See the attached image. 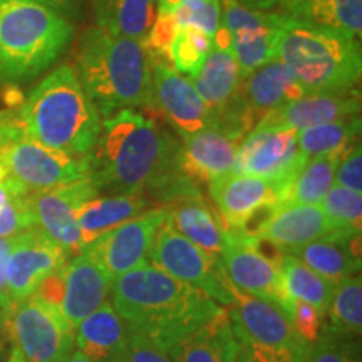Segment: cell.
<instances>
[{
	"mask_svg": "<svg viewBox=\"0 0 362 362\" xmlns=\"http://www.w3.org/2000/svg\"><path fill=\"white\" fill-rule=\"evenodd\" d=\"M178 155L180 141L161 126L134 110H121L101 119L88 155L89 181L99 194L144 193L171 206L200 193L181 173Z\"/></svg>",
	"mask_w": 362,
	"mask_h": 362,
	"instance_id": "cell-1",
	"label": "cell"
},
{
	"mask_svg": "<svg viewBox=\"0 0 362 362\" xmlns=\"http://www.w3.org/2000/svg\"><path fill=\"white\" fill-rule=\"evenodd\" d=\"M110 296L129 332L149 339L166 352L223 309L149 262L112 280Z\"/></svg>",
	"mask_w": 362,
	"mask_h": 362,
	"instance_id": "cell-2",
	"label": "cell"
},
{
	"mask_svg": "<svg viewBox=\"0 0 362 362\" xmlns=\"http://www.w3.org/2000/svg\"><path fill=\"white\" fill-rule=\"evenodd\" d=\"M76 76L103 117L153 106V62L143 40L116 37L98 27L88 30Z\"/></svg>",
	"mask_w": 362,
	"mask_h": 362,
	"instance_id": "cell-3",
	"label": "cell"
},
{
	"mask_svg": "<svg viewBox=\"0 0 362 362\" xmlns=\"http://www.w3.org/2000/svg\"><path fill=\"white\" fill-rule=\"evenodd\" d=\"M19 117L27 134L72 156H88L101 128V116L69 66L39 83Z\"/></svg>",
	"mask_w": 362,
	"mask_h": 362,
	"instance_id": "cell-4",
	"label": "cell"
},
{
	"mask_svg": "<svg viewBox=\"0 0 362 362\" xmlns=\"http://www.w3.org/2000/svg\"><path fill=\"white\" fill-rule=\"evenodd\" d=\"M72 37L64 17L40 0H0V81L35 78Z\"/></svg>",
	"mask_w": 362,
	"mask_h": 362,
	"instance_id": "cell-5",
	"label": "cell"
},
{
	"mask_svg": "<svg viewBox=\"0 0 362 362\" xmlns=\"http://www.w3.org/2000/svg\"><path fill=\"white\" fill-rule=\"evenodd\" d=\"M277 57L291 67L309 94L352 89L361 79L359 40L288 19L280 33Z\"/></svg>",
	"mask_w": 362,
	"mask_h": 362,
	"instance_id": "cell-6",
	"label": "cell"
},
{
	"mask_svg": "<svg viewBox=\"0 0 362 362\" xmlns=\"http://www.w3.org/2000/svg\"><path fill=\"white\" fill-rule=\"evenodd\" d=\"M0 166L29 193L89 178L88 156H72L39 143L11 112L0 136Z\"/></svg>",
	"mask_w": 362,
	"mask_h": 362,
	"instance_id": "cell-7",
	"label": "cell"
},
{
	"mask_svg": "<svg viewBox=\"0 0 362 362\" xmlns=\"http://www.w3.org/2000/svg\"><path fill=\"white\" fill-rule=\"evenodd\" d=\"M0 325L24 362H64L74 351V330L62 312L35 296L8 307Z\"/></svg>",
	"mask_w": 362,
	"mask_h": 362,
	"instance_id": "cell-8",
	"label": "cell"
},
{
	"mask_svg": "<svg viewBox=\"0 0 362 362\" xmlns=\"http://www.w3.org/2000/svg\"><path fill=\"white\" fill-rule=\"evenodd\" d=\"M148 262L180 282L214 298L216 304H232V288L221 260L210 255L175 230L170 218L158 230Z\"/></svg>",
	"mask_w": 362,
	"mask_h": 362,
	"instance_id": "cell-9",
	"label": "cell"
},
{
	"mask_svg": "<svg viewBox=\"0 0 362 362\" xmlns=\"http://www.w3.org/2000/svg\"><path fill=\"white\" fill-rule=\"evenodd\" d=\"M230 288L232 304L226 312L240 342L253 344L262 349L291 357L296 362H304L309 342L296 332L282 307L248 296L235 288L232 284Z\"/></svg>",
	"mask_w": 362,
	"mask_h": 362,
	"instance_id": "cell-10",
	"label": "cell"
},
{
	"mask_svg": "<svg viewBox=\"0 0 362 362\" xmlns=\"http://www.w3.org/2000/svg\"><path fill=\"white\" fill-rule=\"evenodd\" d=\"M304 161L298 151L297 131L264 117L240 143L232 173L284 185Z\"/></svg>",
	"mask_w": 362,
	"mask_h": 362,
	"instance_id": "cell-11",
	"label": "cell"
},
{
	"mask_svg": "<svg viewBox=\"0 0 362 362\" xmlns=\"http://www.w3.org/2000/svg\"><path fill=\"white\" fill-rule=\"evenodd\" d=\"M220 260L226 279L235 288L285 310L291 297L284 291L280 267L262 252L260 242L252 233L226 230Z\"/></svg>",
	"mask_w": 362,
	"mask_h": 362,
	"instance_id": "cell-12",
	"label": "cell"
},
{
	"mask_svg": "<svg viewBox=\"0 0 362 362\" xmlns=\"http://www.w3.org/2000/svg\"><path fill=\"white\" fill-rule=\"evenodd\" d=\"M166 206L149 208L136 218L124 221L83 248L90 260L111 280L146 264L148 253L160 226L168 218Z\"/></svg>",
	"mask_w": 362,
	"mask_h": 362,
	"instance_id": "cell-13",
	"label": "cell"
},
{
	"mask_svg": "<svg viewBox=\"0 0 362 362\" xmlns=\"http://www.w3.org/2000/svg\"><path fill=\"white\" fill-rule=\"evenodd\" d=\"M69 253L37 228L25 230L12 238L6 280L11 304L34 296L44 279L69 262Z\"/></svg>",
	"mask_w": 362,
	"mask_h": 362,
	"instance_id": "cell-14",
	"label": "cell"
},
{
	"mask_svg": "<svg viewBox=\"0 0 362 362\" xmlns=\"http://www.w3.org/2000/svg\"><path fill=\"white\" fill-rule=\"evenodd\" d=\"M99 194L89 178L62 187L29 193L35 228L64 248L69 257L83 250L76 210L81 203Z\"/></svg>",
	"mask_w": 362,
	"mask_h": 362,
	"instance_id": "cell-15",
	"label": "cell"
},
{
	"mask_svg": "<svg viewBox=\"0 0 362 362\" xmlns=\"http://www.w3.org/2000/svg\"><path fill=\"white\" fill-rule=\"evenodd\" d=\"M208 187L225 228L232 232H247V225L260 210H272L277 206L282 183L230 173L211 181Z\"/></svg>",
	"mask_w": 362,
	"mask_h": 362,
	"instance_id": "cell-16",
	"label": "cell"
},
{
	"mask_svg": "<svg viewBox=\"0 0 362 362\" xmlns=\"http://www.w3.org/2000/svg\"><path fill=\"white\" fill-rule=\"evenodd\" d=\"M153 106L163 112L181 138L215 124L214 115L194 89L192 78L173 67L153 66Z\"/></svg>",
	"mask_w": 362,
	"mask_h": 362,
	"instance_id": "cell-17",
	"label": "cell"
},
{
	"mask_svg": "<svg viewBox=\"0 0 362 362\" xmlns=\"http://www.w3.org/2000/svg\"><path fill=\"white\" fill-rule=\"evenodd\" d=\"M181 139L178 155L181 173L194 183L202 181L210 185L232 173L243 138L218 124H211Z\"/></svg>",
	"mask_w": 362,
	"mask_h": 362,
	"instance_id": "cell-18",
	"label": "cell"
},
{
	"mask_svg": "<svg viewBox=\"0 0 362 362\" xmlns=\"http://www.w3.org/2000/svg\"><path fill=\"white\" fill-rule=\"evenodd\" d=\"M332 232L339 230L334 228L320 205H284L272 208L252 235L259 242H267L287 253Z\"/></svg>",
	"mask_w": 362,
	"mask_h": 362,
	"instance_id": "cell-19",
	"label": "cell"
},
{
	"mask_svg": "<svg viewBox=\"0 0 362 362\" xmlns=\"http://www.w3.org/2000/svg\"><path fill=\"white\" fill-rule=\"evenodd\" d=\"M112 280L81 250L64 267V293L61 312L74 330L81 320L107 300Z\"/></svg>",
	"mask_w": 362,
	"mask_h": 362,
	"instance_id": "cell-20",
	"label": "cell"
},
{
	"mask_svg": "<svg viewBox=\"0 0 362 362\" xmlns=\"http://www.w3.org/2000/svg\"><path fill=\"white\" fill-rule=\"evenodd\" d=\"M361 96L359 90H332V93H310L304 98L279 107L267 119L296 131L319 126L334 121L359 116Z\"/></svg>",
	"mask_w": 362,
	"mask_h": 362,
	"instance_id": "cell-21",
	"label": "cell"
},
{
	"mask_svg": "<svg viewBox=\"0 0 362 362\" xmlns=\"http://www.w3.org/2000/svg\"><path fill=\"white\" fill-rule=\"evenodd\" d=\"M361 233L332 232L325 237L287 252L337 287L361 272Z\"/></svg>",
	"mask_w": 362,
	"mask_h": 362,
	"instance_id": "cell-22",
	"label": "cell"
},
{
	"mask_svg": "<svg viewBox=\"0 0 362 362\" xmlns=\"http://www.w3.org/2000/svg\"><path fill=\"white\" fill-rule=\"evenodd\" d=\"M129 336L128 325L106 300L74 329V346L90 362H119Z\"/></svg>",
	"mask_w": 362,
	"mask_h": 362,
	"instance_id": "cell-23",
	"label": "cell"
},
{
	"mask_svg": "<svg viewBox=\"0 0 362 362\" xmlns=\"http://www.w3.org/2000/svg\"><path fill=\"white\" fill-rule=\"evenodd\" d=\"M280 16L312 29L361 39L362 0H284Z\"/></svg>",
	"mask_w": 362,
	"mask_h": 362,
	"instance_id": "cell-24",
	"label": "cell"
},
{
	"mask_svg": "<svg viewBox=\"0 0 362 362\" xmlns=\"http://www.w3.org/2000/svg\"><path fill=\"white\" fill-rule=\"evenodd\" d=\"M151 200L144 193L96 194L81 203L76 210L83 248L124 221L149 210Z\"/></svg>",
	"mask_w": 362,
	"mask_h": 362,
	"instance_id": "cell-25",
	"label": "cell"
},
{
	"mask_svg": "<svg viewBox=\"0 0 362 362\" xmlns=\"http://www.w3.org/2000/svg\"><path fill=\"white\" fill-rule=\"evenodd\" d=\"M242 344L226 309L170 351L173 362H238Z\"/></svg>",
	"mask_w": 362,
	"mask_h": 362,
	"instance_id": "cell-26",
	"label": "cell"
},
{
	"mask_svg": "<svg viewBox=\"0 0 362 362\" xmlns=\"http://www.w3.org/2000/svg\"><path fill=\"white\" fill-rule=\"evenodd\" d=\"M168 210V218L176 232L202 250L220 259L225 247L226 228L220 216L208 208L200 193L173 203Z\"/></svg>",
	"mask_w": 362,
	"mask_h": 362,
	"instance_id": "cell-27",
	"label": "cell"
},
{
	"mask_svg": "<svg viewBox=\"0 0 362 362\" xmlns=\"http://www.w3.org/2000/svg\"><path fill=\"white\" fill-rule=\"evenodd\" d=\"M192 79H194V89L205 101L216 123V119L228 110L235 99L242 83V72L232 51L211 47L202 69Z\"/></svg>",
	"mask_w": 362,
	"mask_h": 362,
	"instance_id": "cell-28",
	"label": "cell"
},
{
	"mask_svg": "<svg viewBox=\"0 0 362 362\" xmlns=\"http://www.w3.org/2000/svg\"><path fill=\"white\" fill-rule=\"evenodd\" d=\"M98 29L116 37L144 40L158 16V0H94Z\"/></svg>",
	"mask_w": 362,
	"mask_h": 362,
	"instance_id": "cell-29",
	"label": "cell"
},
{
	"mask_svg": "<svg viewBox=\"0 0 362 362\" xmlns=\"http://www.w3.org/2000/svg\"><path fill=\"white\" fill-rule=\"evenodd\" d=\"M342 156L325 155L305 160L282 185L277 206L320 205L325 193L332 188L334 176Z\"/></svg>",
	"mask_w": 362,
	"mask_h": 362,
	"instance_id": "cell-30",
	"label": "cell"
},
{
	"mask_svg": "<svg viewBox=\"0 0 362 362\" xmlns=\"http://www.w3.org/2000/svg\"><path fill=\"white\" fill-rule=\"evenodd\" d=\"M279 267L285 293L291 298L312 305L320 315L325 317L336 287L291 253H284Z\"/></svg>",
	"mask_w": 362,
	"mask_h": 362,
	"instance_id": "cell-31",
	"label": "cell"
},
{
	"mask_svg": "<svg viewBox=\"0 0 362 362\" xmlns=\"http://www.w3.org/2000/svg\"><path fill=\"white\" fill-rule=\"evenodd\" d=\"M285 22L287 19L279 13V19L269 25L232 34V54L242 72V78L277 59V42Z\"/></svg>",
	"mask_w": 362,
	"mask_h": 362,
	"instance_id": "cell-32",
	"label": "cell"
},
{
	"mask_svg": "<svg viewBox=\"0 0 362 362\" xmlns=\"http://www.w3.org/2000/svg\"><path fill=\"white\" fill-rule=\"evenodd\" d=\"M361 133L359 116L297 131L298 151L304 160L325 155H346Z\"/></svg>",
	"mask_w": 362,
	"mask_h": 362,
	"instance_id": "cell-33",
	"label": "cell"
},
{
	"mask_svg": "<svg viewBox=\"0 0 362 362\" xmlns=\"http://www.w3.org/2000/svg\"><path fill=\"white\" fill-rule=\"evenodd\" d=\"M330 332L344 339H359L362 330V282L361 275H352L342 284L334 288L332 300H330L329 310Z\"/></svg>",
	"mask_w": 362,
	"mask_h": 362,
	"instance_id": "cell-34",
	"label": "cell"
},
{
	"mask_svg": "<svg viewBox=\"0 0 362 362\" xmlns=\"http://www.w3.org/2000/svg\"><path fill=\"white\" fill-rule=\"evenodd\" d=\"M30 228H35V225L29 206V192L0 166V238L16 237Z\"/></svg>",
	"mask_w": 362,
	"mask_h": 362,
	"instance_id": "cell-35",
	"label": "cell"
},
{
	"mask_svg": "<svg viewBox=\"0 0 362 362\" xmlns=\"http://www.w3.org/2000/svg\"><path fill=\"white\" fill-rule=\"evenodd\" d=\"M320 208L339 232L361 233L362 193L332 185L320 202Z\"/></svg>",
	"mask_w": 362,
	"mask_h": 362,
	"instance_id": "cell-36",
	"label": "cell"
},
{
	"mask_svg": "<svg viewBox=\"0 0 362 362\" xmlns=\"http://www.w3.org/2000/svg\"><path fill=\"white\" fill-rule=\"evenodd\" d=\"M211 49V37L194 27H180L171 45V61L175 69L194 78Z\"/></svg>",
	"mask_w": 362,
	"mask_h": 362,
	"instance_id": "cell-37",
	"label": "cell"
},
{
	"mask_svg": "<svg viewBox=\"0 0 362 362\" xmlns=\"http://www.w3.org/2000/svg\"><path fill=\"white\" fill-rule=\"evenodd\" d=\"M357 352L354 341L339 337L324 327L319 337L307 347L304 362H359Z\"/></svg>",
	"mask_w": 362,
	"mask_h": 362,
	"instance_id": "cell-38",
	"label": "cell"
},
{
	"mask_svg": "<svg viewBox=\"0 0 362 362\" xmlns=\"http://www.w3.org/2000/svg\"><path fill=\"white\" fill-rule=\"evenodd\" d=\"M176 22L180 27H194L210 37L221 25L220 0H193L180 6L175 11Z\"/></svg>",
	"mask_w": 362,
	"mask_h": 362,
	"instance_id": "cell-39",
	"label": "cell"
},
{
	"mask_svg": "<svg viewBox=\"0 0 362 362\" xmlns=\"http://www.w3.org/2000/svg\"><path fill=\"white\" fill-rule=\"evenodd\" d=\"M285 312H287L296 332L304 339L305 342L310 344L319 337L320 327H322V315H320L314 307L305 304V302L302 300L288 298L287 305H285Z\"/></svg>",
	"mask_w": 362,
	"mask_h": 362,
	"instance_id": "cell-40",
	"label": "cell"
},
{
	"mask_svg": "<svg viewBox=\"0 0 362 362\" xmlns=\"http://www.w3.org/2000/svg\"><path fill=\"white\" fill-rule=\"evenodd\" d=\"M334 185L344 187L352 192L362 193V149L361 144H354L339 161Z\"/></svg>",
	"mask_w": 362,
	"mask_h": 362,
	"instance_id": "cell-41",
	"label": "cell"
},
{
	"mask_svg": "<svg viewBox=\"0 0 362 362\" xmlns=\"http://www.w3.org/2000/svg\"><path fill=\"white\" fill-rule=\"evenodd\" d=\"M119 362H173L170 352L161 349L149 339L131 332L128 347Z\"/></svg>",
	"mask_w": 362,
	"mask_h": 362,
	"instance_id": "cell-42",
	"label": "cell"
},
{
	"mask_svg": "<svg viewBox=\"0 0 362 362\" xmlns=\"http://www.w3.org/2000/svg\"><path fill=\"white\" fill-rule=\"evenodd\" d=\"M242 344V351H240L238 362H296L291 357L279 354V352H272L262 347L253 346L248 342H240Z\"/></svg>",
	"mask_w": 362,
	"mask_h": 362,
	"instance_id": "cell-43",
	"label": "cell"
},
{
	"mask_svg": "<svg viewBox=\"0 0 362 362\" xmlns=\"http://www.w3.org/2000/svg\"><path fill=\"white\" fill-rule=\"evenodd\" d=\"M12 238H0V315L11 307V298L7 293V280H6V270H7V260L8 253L12 248Z\"/></svg>",
	"mask_w": 362,
	"mask_h": 362,
	"instance_id": "cell-44",
	"label": "cell"
},
{
	"mask_svg": "<svg viewBox=\"0 0 362 362\" xmlns=\"http://www.w3.org/2000/svg\"><path fill=\"white\" fill-rule=\"evenodd\" d=\"M238 2L253 11H270L275 6H280L284 0H238Z\"/></svg>",
	"mask_w": 362,
	"mask_h": 362,
	"instance_id": "cell-45",
	"label": "cell"
},
{
	"mask_svg": "<svg viewBox=\"0 0 362 362\" xmlns=\"http://www.w3.org/2000/svg\"><path fill=\"white\" fill-rule=\"evenodd\" d=\"M187 2H193V0H158V13H171Z\"/></svg>",
	"mask_w": 362,
	"mask_h": 362,
	"instance_id": "cell-46",
	"label": "cell"
},
{
	"mask_svg": "<svg viewBox=\"0 0 362 362\" xmlns=\"http://www.w3.org/2000/svg\"><path fill=\"white\" fill-rule=\"evenodd\" d=\"M40 2L52 7L54 11H62V8H67L71 6V0H40Z\"/></svg>",
	"mask_w": 362,
	"mask_h": 362,
	"instance_id": "cell-47",
	"label": "cell"
},
{
	"mask_svg": "<svg viewBox=\"0 0 362 362\" xmlns=\"http://www.w3.org/2000/svg\"><path fill=\"white\" fill-rule=\"evenodd\" d=\"M64 362H90L88 357H84L83 354H81V352H78V351H72L69 356L66 357V361Z\"/></svg>",
	"mask_w": 362,
	"mask_h": 362,
	"instance_id": "cell-48",
	"label": "cell"
},
{
	"mask_svg": "<svg viewBox=\"0 0 362 362\" xmlns=\"http://www.w3.org/2000/svg\"><path fill=\"white\" fill-rule=\"evenodd\" d=\"M7 362H24V359H22V354L19 352V349H16V347H13L12 352H11V357H8Z\"/></svg>",
	"mask_w": 362,
	"mask_h": 362,
	"instance_id": "cell-49",
	"label": "cell"
},
{
	"mask_svg": "<svg viewBox=\"0 0 362 362\" xmlns=\"http://www.w3.org/2000/svg\"><path fill=\"white\" fill-rule=\"evenodd\" d=\"M7 117H8V112H0V136H2V131L6 128Z\"/></svg>",
	"mask_w": 362,
	"mask_h": 362,
	"instance_id": "cell-50",
	"label": "cell"
},
{
	"mask_svg": "<svg viewBox=\"0 0 362 362\" xmlns=\"http://www.w3.org/2000/svg\"><path fill=\"white\" fill-rule=\"evenodd\" d=\"M0 351H2V339H0Z\"/></svg>",
	"mask_w": 362,
	"mask_h": 362,
	"instance_id": "cell-51",
	"label": "cell"
}]
</instances>
